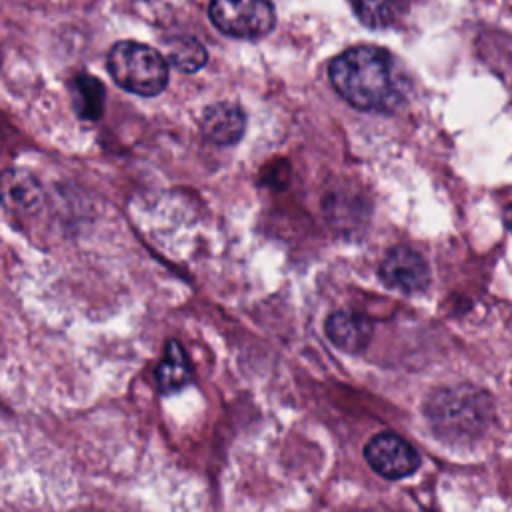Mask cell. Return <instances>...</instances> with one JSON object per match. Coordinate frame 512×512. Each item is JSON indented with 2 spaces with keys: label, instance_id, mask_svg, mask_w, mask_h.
Returning a JSON list of instances; mask_svg holds the SVG:
<instances>
[{
  "label": "cell",
  "instance_id": "cell-1",
  "mask_svg": "<svg viewBox=\"0 0 512 512\" xmlns=\"http://www.w3.org/2000/svg\"><path fill=\"white\" fill-rule=\"evenodd\" d=\"M328 78L342 100L358 110L394 112L408 92V76L390 50L360 44L338 54Z\"/></svg>",
  "mask_w": 512,
  "mask_h": 512
},
{
  "label": "cell",
  "instance_id": "cell-2",
  "mask_svg": "<svg viewBox=\"0 0 512 512\" xmlns=\"http://www.w3.org/2000/svg\"><path fill=\"white\" fill-rule=\"evenodd\" d=\"M424 416L446 444H468L478 440L494 420L492 396L472 384L440 386L424 402Z\"/></svg>",
  "mask_w": 512,
  "mask_h": 512
},
{
  "label": "cell",
  "instance_id": "cell-3",
  "mask_svg": "<svg viewBox=\"0 0 512 512\" xmlns=\"http://www.w3.org/2000/svg\"><path fill=\"white\" fill-rule=\"evenodd\" d=\"M106 66L122 90L138 96L160 94L170 78L166 58L152 46L132 40L116 42L108 52Z\"/></svg>",
  "mask_w": 512,
  "mask_h": 512
},
{
  "label": "cell",
  "instance_id": "cell-4",
  "mask_svg": "<svg viewBox=\"0 0 512 512\" xmlns=\"http://www.w3.org/2000/svg\"><path fill=\"white\" fill-rule=\"evenodd\" d=\"M208 16L222 34L238 40H258L276 24L270 0H212Z\"/></svg>",
  "mask_w": 512,
  "mask_h": 512
},
{
  "label": "cell",
  "instance_id": "cell-5",
  "mask_svg": "<svg viewBox=\"0 0 512 512\" xmlns=\"http://www.w3.org/2000/svg\"><path fill=\"white\" fill-rule=\"evenodd\" d=\"M368 466L388 480H400L414 474L420 466V456L414 446L394 432H378L364 446Z\"/></svg>",
  "mask_w": 512,
  "mask_h": 512
},
{
  "label": "cell",
  "instance_id": "cell-6",
  "mask_svg": "<svg viewBox=\"0 0 512 512\" xmlns=\"http://www.w3.org/2000/svg\"><path fill=\"white\" fill-rule=\"evenodd\" d=\"M380 280L402 294L424 292L430 284V268L424 256L408 246H394L380 264Z\"/></svg>",
  "mask_w": 512,
  "mask_h": 512
},
{
  "label": "cell",
  "instance_id": "cell-7",
  "mask_svg": "<svg viewBox=\"0 0 512 512\" xmlns=\"http://www.w3.org/2000/svg\"><path fill=\"white\" fill-rule=\"evenodd\" d=\"M42 188L38 180L24 168H8L0 174V204L18 216H28L38 210Z\"/></svg>",
  "mask_w": 512,
  "mask_h": 512
},
{
  "label": "cell",
  "instance_id": "cell-8",
  "mask_svg": "<svg viewBox=\"0 0 512 512\" xmlns=\"http://www.w3.org/2000/svg\"><path fill=\"white\" fill-rule=\"evenodd\" d=\"M324 332L336 348L348 354H358L368 346L372 338V322L364 314L338 310L326 318Z\"/></svg>",
  "mask_w": 512,
  "mask_h": 512
},
{
  "label": "cell",
  "instance_id": "cell-9",
  "mask_svg": "<svg viewBox=\"0 0 512 512\" xmlns=\"http://www.w3.org/2000/svg\"><path fill=\"white\" fill-rule=\"evenodd\" d=\"M200 128L204 138L218 146L236 144L244 134L246 116L238 104L216 102L210 108H206Z\"/></svg>",
  "mask_w": 512,
  "mask_h": 512
},
{
  "label": "cell",
  "instance_id": "cell-10",
  "mask_svg": "<svg viewBox=\"0 0 512 512\" xmlns=\"http://www.w3.org/2000/svg\"><path fill=\"white\" fill-rule=\"evenodd\" d=\"M190 376H192L190 362H188V356H186L182 344L178 340H168L164 358L160 360V364L156 368L158 388L164 394L176 392L190 382Z\"/></svg>",
  "mask_w": 512,
  "mask_h": 512
},
{
  "label": "cell",
  "instance_id": "cell-11",
  "mask_svg": "<svg viewBox=\"0 0 512 512\" xmlns=\"http://www.w3.org/2000/svg\"><path fill=\"white\" fill-rule=\"evenodd\" d=\"M350 4L356 18L374 30L396 24L408 8V0H350Z\"/></svg>",
  "mask_w": 512,
  "mask_h": 512
},
{
  "label": "cell",
  "instance_id": "cell-12",
  "mask_svg": "<svg viewBox=\"0 0 512 512\" xmlns=\"http://www.w3.org/2000/svg\"><path fill=\"white\" fill-rule=\"evenodd\" d=\"M72 102L82 120H98L104 110V86L98 78L80 74L72 82Z\"/></svg>",
  "mask_w": 512,
  "mask_h": 512
},
{
  "label": "cell",
  "instance_id": "cell-13",
  "mask_svg": "<svg viewBox=\"0 0 512 512\" xmlns=\"http://www.w3.org/2000/svg\"><path fill=\"white\" fill-rule=\"evenodd\" d=\"M166 58L174 68H178L184 74H190L206 64L208 54L196 38H178L168 44Z\"/></svg>",
  "mask_w": 512,
  "mask_h": 512
}]
</instances>
